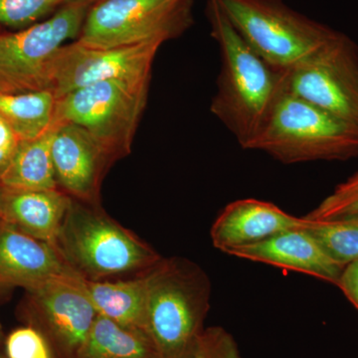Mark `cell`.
Returning <instances> with one entry per match:
<instances>
[{"mask_svg":"<svg viewBox=\"0 0 358 358\" xmlns=\"http://www.w3.org/2000/svg\"><path fill=\"white\" fill-rule=\"evenodd\" d=\"M206 17L221 59L210 110L248 150L282 92L284 70L268 64L247 44L215 0H207Z\"/></svg>","mask_w":358,"mask_h":358,"instance_id":"cell-1","label":"cell"},{"mask_svg":"<svg viewBox=\"0 0 358 358\" xmlns=\"http://www.w3.org/2000/svg\"><path fill=\"white\" fill-rule=\"evenodd\" d=\"M145 333L159 358H190L210 308L211 282L196 263L169 257L145 272Z\"/></svg>","mask_w":358,"mask_h":358,"instance_id":"cell-2","label":"cell"},{"mask_svg":"<svg viewBox=\"0 0 358 358\" xmlns=\"http://www.w3.org/2000/svg\"><path fill=\"white\" fill-rule=\"evenodd\" d=\"M54 246L77 275L91 281L140 275L162 259L101 205L75 199L71 200Z\"/></svg>","mask_w":358,"mask_h":358,"instance_id":"cell-3","label":"cell"},{"mask_svg":"<svg viewBox=\"0 0 358 358\" xmlns=\"http://www.w3.org/2000/svg\"><path fill=\"white\" fill-rule=\"evenodd\" d=\"M248 150L285 164L358 157V131L317 106L282 90Z\"/></svg>","mask_w":358,"mask_h":358,"instance_id":"cell-4","label":"cell"},{"mask_svg":"<svg viewBox=\"0 0 358 358\" xmlns=\"http://www.w3.org/2000/svg\"><path fill=\"white\" fill-rule=\"evenodd\" d=\"M247 44L275 69L289 70L319 52L339 31L284 0H215Z\"/></svg>","mask_w":358,"mask_h":358,"instance_id":"cell-5","label":"cell"},{"mask_svg":"<svg viewBox=\"0 0 358 358\" xmlns=\"http://www.w3.org/2000/svg\"><path fill=\"white\" fill-rule=\"evenodd\" d=\"M152 76L114 79L71 92L56 102V124L84 129L110 162L131 150L136 129L147 106Z\"/></svg>","mask_w":358,"mask_h":358,"instance_id":"cell-6","label":"cell"},{"mask_svg":"<svg viewBox=\"0 0 358 358\" xmlns=\"http://www.w3.org/2000/svg\"><path fill=\"white\" fill-rule=\"evenodd\" d=\"M193 23V0H96L76 39L115 48L176 39Z\"/></svg>","mask_w":358,"mask_h":358,"instance_id":"cell-7","label":"cell"},{"mask_svg":"<svg viewBox=\"0 0 358 358\" xmlns=\"http://www.w3.org/2000/svg\"><path fill=\"white\" fill-rule=\"evenodd\" d=\"M96 0H69L46 20L0 33V93L45 90V70L68 40L77 39Z\"/></svg>","mask_w":358,"mask_h":358,"instance_id":"cell-8","label":"cell"},{"mask_svg":"<svg viewBox=\"0 0 358 358\" xmlns=\"http://www.w3.org/2000/svg\"><path fill=\"white\" fill-rule=\"evenodd\" d=\"M282 90L358 131V47L339 32L324 48L282 71Z\"/></svg>","mask_w":358,"mask_h":358,"instance_id":"cell-9","label":"cell"},{"mask_svg":"<svg viewBox=\"0 0 358 358\" xmlns=\"http://www.w3.org/2000/svg\"><path fill=\"white\" fill-rule=\"evenodd\" d=\"M162 43L100 48L79 43L63 45L45 70L44 87L56 99L90 85L114 79L152 76V63Z\"/></svg>","mask_w":358,"mask_h":358,"instance_id":"cell-10","label":"cell"},{"mask_svg":"<svg viewBox=\"0 0 358 358\" xmlns=\"http://www.w3.org/2000/svg\"><path fill=\"white\" fill-rule=\"evenodd\" d=\"M78 278L55 280L27 291L24 317L42 334L54 358H77L95 322V308Z\"/></svg>","mask_w":358,"mask_h":358,"instance_id":"cell-11","label":"cell"},{"mask_svg":"<svg viewBox=\"0 0 358 358\" xmlns=\"http://www.w3.org/2000/svg\"><path fill=\"white\" fill-rule=\"evenodd\" d=\"M51 157L59 189L78 201L101 205V186L113 162L84 129L54 126Z\"/></svg>","mask_w":358,"mask_h":358,"instance_id":"cell-12","label":"cell"},{"mask_svg":"<svg viewBox=\"0 0 358 358\" xmlns=\"http://www.w3.org/2000/svg\"><path fill=\"white\" fill-rule=\"evenodd\" d=\"M80 277L54 245L0 223V289L26 291L55 280Z\"/></svg>","mask_w":358,"mask_h":358,"instance_id":"cell-13","label":"cell"},{"mask_svg":"<svg viewBox=\"0 0 358 358\" xmlns=\"http://www.w3.org/2000/svg\"><path fill=\"white\" fill-rule=\"evenodd\" d=\"M308 222L305 216L296 217L271 202L239 199L228 204L212 224L211 241L216 249L227 254L285 231L306 228Z\"/></svg>","mask_w":358,"mask_h":358,"instance_id":"cell-14","label":"cell"},{"mask_svg":"<svg viewBox=\"0 0 358 358\" xmlns=\"http://www.w3.org/2000/svg\"><path fill=\"white\" fill-rule=\"evenodd\" d=\"M227 255L313 275L334 286L345 268L327 255L306 228L285 231Z\"/></svg>","mask_w":358,"mask_h":358,"instance_id":"cell-15","label":"cell"},{"mask_svg":"<svg viewBox=\"0 0 358 358\" xmlns=\"http://www.w3.org/2000/svg\"><path fill=\"white\" fill-rule=\"evenodd\" d=\"M71 200L60 189L21 190L0 187V223L54 245Z\"/></svg>","mask_w":358,"mask_h":358,"instance_id":"cell-16","label":"cell"},{"mask_svg":"<svg viewBox=\"0 0 358 358\" xmlns=\"http://www.w3.org/2000/svg\"><path fill=\"white\" fill-rule=\"evenodd\" d=\"M76 282L98 315L122 326L145 331L147 282L145 272L127 279L91 281L78 278Z\"/></svg>","mask_w":358,"mask_h":358,"instance_id":"cell-17","label":"cell"},{"mask_svg":"<svg viewBox=\"0 0 358 358\" xmlns=\"http://www.w3.org/2000/svg\"><path fill=\"white\" fill-rule=\"evenodd\" d=\"M53 129L35 140L20 141L0 178V187L21 190L59 189L51 157Z\"/></svg>","mask_w":358,"mask_h":358,"instance_id":"cell-18","label":"cell"},{"mask_svg":"<svg viewBox=\"0 0 358 358\" xmlns=\"http://www.w3.org/2000/svg\"><path fill=\"white\" fill-rule=\"evenodd\" d=\"M77 358H159L145 331L96 315Z\"/></svg>","mask_w":358,"mask_h":358,"instance_id":"cell-19","label":"cell"},{"mask_svg":"<svg viewBox=\"0 0 358 358\" xmlns=\"http://www.w3.org/2000/svg\"><path fill=\"white\" fill-rule=\"evenodd\" d=\"M57 99L49 90L0 93V115L20 141H32L54 128Z\"/></svg>","mask_w":358,"mask_h":358,"instance_id":"cell-20","label":"cell"},{"mask_svg":"<svg viewBox=\"0 0 358 358\" xmlns=\"http://www.w3.org/2000/svg\"><path fill=\"white\" fill-rule=\"evenodd\" d=\"M308 221L306 230L327 256L343 267L358 260V219Z\"/></svg>","mask_w":358,"mask_h":358,"instance_id":"cell-21","label":"cell"},{"mask_svg":"<svg viewBox=\"0 0 358 358\" xmlns=\"http://www.w3.org/2000/svg\"><path fill=\"white\" fill-rule=\"evenodd\" d=\"M310 221H334L358 219V171L322 200L305 216Z\"/></svg>","mask_w":358,"mask_h":358,"instance_id":"cell-22","label":"cell"},{"mask_svg":"<svg viewBox=\"0 0 358 358\" xmlns=\"http://www.w3.org/2000/svg\"><path fill=\"white\" fill-rule=\"evenodd\" d=\"M69 0H0V25L23 29L52 15Z\"/></svg>","mask_w":358,"mask_h":358,"instance_id":"cell-23","label":"cell"},{"mask_svg":"<svg viewBox=\"0 0 358 358\" xmlns=\"http://www.w3.org/2000/svg\"><path fill=\"white\" fill-rule=\"evenodd\" d=\"M6 358H54L42 334L31 326L18 327L4 339Z\"/></svg>","mask_w":358,"mask_h":358,"instance_id":"cell-24","label":"cell"},{"mask_svg":"<svg viewBox=\"0 0 358 358\" xmlns=\"http://www.w3.org/2000/svg\"><path fill=\"white\" fill-rule=\"evenodd\" d=\"M190 358H243L232 334L221 327L204 329Z\"/></svg>","mask_w":358,"mask_h":358,"instance_id":"cell-25","label":"cell"},{"mask_svg":"<svg viewBox=\"0 0 358 358\" xmlns=\"http://www.w3.org/2000/svg\"><path fill=\"white\" fill-rule=\"evenodd\" d=\"M20 143V138L14 134L13 129L0 115V178L8 166Z\"/></svg>","mask_w":358,"mask_h":358,"instance_id":"cell-26","label":"cell"},{"mask_svg":"<svg viewBox=\"0 0 358 358\" xmlns=\"http://www.w3.org/2000/svg\"><path fill=\"white\" fill-rule=\"evenodd\" d=\"M336 287L358 310V260L348 264L343 268Z\"/></svg>","mask_w":358,"mask_h":358,"instance_id":"cell-27","label":"cell"},{"mask_svg":"<svg viewBox=\"0 0 358 358\" xmlns=\"http://www.w3.org/2000/svg\"><path fill=\"white\" fill-rule=\"evenodd\" d=\"M2 343H4V334L3 331H2V327L0 326V346H1Z\"/></svg>","mask_w":358,"mask_h":358,"instance_id":"cell-28","label":"cell"},{"mask_svg":"<svg viewBox=\"0 0 358 358\" xmlns=\"http://www.w3.org/2000/svg\"><path fill=\"white\" fill-rule=\"evenodd\" d=\"M0 358H2L1 357H0Z\"/></svg>","mask_w":358,"mask_h":358,"instance_id":"cell-29","label":"cell"}]
</instances>
